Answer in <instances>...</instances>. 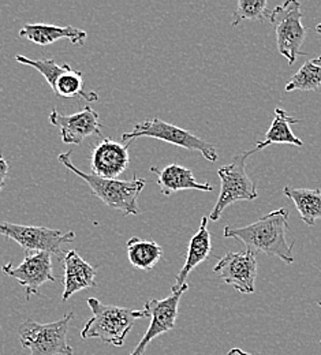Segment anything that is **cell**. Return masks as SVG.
<instances>
[{
	"mask_svg": "<svg viewBox=\"0 0 321 355\" xmlns=\"http://www.w3.org/2000/svg\"><path fill=\"white\" fill-rule=\"evenodd\" d=\"M71 150L59 155L58 160L73 174L84 179L92 190L93 196L103 201L108 208L121 211L125 216L139 215L138 197L144 190L146 180L135 175L132 180L121 179H105L94 174H88L78 170L71 162Z\"/></svg>",
	"mask_w": 321,
	"mask_h": 355,
	"instance_id": "7a4b0ae2",
	"label": "cell"
},
{
	"mask_svg": "<svg viewBox=\"0 0 321 355\" xmlns=\"http://www.w3.org/2000/svg\"><path fill=\"white\" fill-rule=\"evenodd\" d=\"M150 171L156 174L157 184L160 186V191L163 196L170 197L173 193L181 190H201V191H212L211 183H200L196 180L193 171L182 167L178 163H173L163 170L157 167H152Z\"/></svg>",
	"mask_w": 321,
	"mask_h": 355,
	"instance_id": "e0dca14e",
	"label": "cell"
},
{
	"mask_svg": "<svg viewBox=\"0 0 321 355\" xmlns=\"http://www.w3.org/2000/svg\"><path fill=\"white\" fill-rule=\"evenodd\" d=\"M316 32H318V33H319V36H320L321 37V22L320 24H319V25H318V26H316ZM321 56V55H320Z\"/></svg>",
	"mask_w": 321,
	"mask_h": 355,
	"instance_id": "4316f807",
	"label": "cell"
},
{
	"mask_svg": "<svg viewBox=\"0 0 321 355\" xmlns=\"http://www.w3.org/2000/svg\"><path fill=\"white\" fill-rule=\"evenodd\" d=\"M315 64H318V66H321V56H319V58H316V59H313L312 60Z\"/></svg>",
	"mask_w": 321,
	"mask_h": 355,
	"instance_id": "484cf974",
	"label": "cell"
},
{
	"mask_svg": "<svg viewBox=\"0 0 321 355\" xmlns=\"http://www.w3.org/2000/svg\"><path fill=\"white\" fill-rule=\"evenodd\" d=\"M321 89V66L308 60L287 83L286 90H302V92H319Z\"/></svg>",
	"mask_w": 321,
	"mask_h": 355,
	"instance_id": "7402d4cb",
	"label": "cell"
},
{
	"mask_svg": "<svg viewBox=\"0 0 321 355\" xmlns=\"http://www.w3.org/2000/svg\"><path fill=\"white\" fill-rule=\"evenodd\" d=\"M270 21L275 28L277 51L288 60V64H293L298 56L308 55L301 51L306 37V29L302 25L300 1L287 0L276 6L270 14Z\"/></svg>",
	"mask_w": 321,
	"mask_h": 355,
	"instance_id": "8992f818",
	"label": "cell"
},
{
	"mask_svg": "<svg viewBox=\"0 0 321 355\" xmlns=\"http://www.w3.org/2000/svg\"><path fill=\"white\" fill-rule=\"evenodd\" d=\"M208 222H209V219L207 216L202 218L198 231L190 239L186 261H184L182 269L177 275L175 284L173 286L174 290L184 287V284L187 283L186 280H187V276L190 275V272L209 257V254L212 252V241H211V232L208 230Z\"/></svg>",
	"mask_w": 321,
	"mask_h": 355,
	"instance_id": "ac0fdd59",
	"label": "cell"
},
{
	"mask_svg": "<svg viewBox=\"0 0 321 355\" xmlns=\"http://www.w3.org/2000/svg\"><path fill=\"white\" fill-rule=\"evenodd\" d=\"M288 230V212L286 208H279L249 225H227L223 235L225 238L241 241L246 250L254 254L259 252L266 253L267 256L279 257L286 264H293V243H288L287 239Z\"/></svg>",
	"mask_w": 321,
	"mask_h": 355,
	"instance_id": "6da1fadb",
	"label": "cell"
},
{
	"mask_svg": "<svg viewBox=\"0 0 321 355\" xmlns=\"http://www.w3.org/2000/svg\"><path fill=\"white\" fill-rule=\"evenodd\" d=\"M15 60L25 66L36 69L46 78L48 85L56 96L66 98L83 97L88 103L98 101V94L96 92H85L84 74L81 71L73 70L67 63L59 66L55 59L35 60L19 53L15 55Z\"/></svg>",
	"mask_w": 321,
	"mask_h": 355,
	"instance_id": "ba28073f",
	"label": "cell"
},
{
	"mask_svg": "<svg viewBox=\"0 0 321 355\" xmlns=\"http://www.w3.org/2000/svg\"><path fill=\"white\" fill-rule=\"evenodd\" d=\"M300 119L290 116L283 108H276L275 118L272 121V125L270 130L266 133V139L259 141L256 145L257 150H261L270 145L274 144H288V145H295L298 148L304 146L302 139L295 137V134L291 130V125L298 123Z\"/></svg>",
	"mask_w": 321,
	"mask_h": 355,
	"instance_id": "d6986e66",
	"label": "cell"
},
{
	"mask_svg": "<svg viewBox=\"0 0 321 355\" xmlns=\"http://www.w3.org/2000/svg\"><path fill=\"white\" fill-rule=\"evenodd\" d=\"M0 235L15 241L26 253L48 252L60 254L63 243H71L76 239L74 231H60L46 227L24 225L0 222Z\"/></svg>",
	"mask_w": 321,
	"mask_h": 355,
	"instance_id": "9c48e42d",
	"label": "cell"
},
{
	"mask_svg": "<svg viewBox=\"0 0 321 355\" xmlns=\"http://www.w3.org/2000/svg\"><path fill=\"white\" fill-rule=\"evenodd\" d=\"M259 152L256 148L252 150L241 152L234 156L231 164L223 166L219 168L218 175L220 178V194L215 208L209 215V220L218 222L223 214V211L236 201H253L259 197L257 187L254 182L246 174V159Z\"/></svg>",
	"mask_w": 321,
	"mask_h": 355,
	"instance_id": "5b68a950",
	"label": "cell"
},
{
	"mask_svg": "<svg viewBox=\"0 0 321 355\" xmlns=\"http://www.w3.org/2000/svg\"><path fill=\"white\" fill-rule=\"evenodd\" d=\"M88 305L92 311V317L84 324L81 338L100 339L104 343L115 347H122L129 332L133 329L138 318H148L149 313L133 311L129 308H121L114 305H104L96 298H89Z\"/></svg>",
	"mask_w": 321,
	"mask_h": 355,
	"instance_id": "3957f363",
	"label": "cell"
},
{
	"mask_svg": "<svg viewBox=\"0 0 321 355\" xmlns=\"http://www.w3.org/2000/svg\"><path fill=\"white\" fill-rule=\"evenodd\" d=\"M139 137L160 139V141L184 148L187 150L200 152L208 162H212V163L218 162L219 159L218 150L211 142H207L198 138L197 135L190 133L189 130L167 123L159 118L146 119L141 123H137L132 132H128L122 135V142L129 144Z\"/></svg>",
	"mask_w": 321,
	"mask_h": 355,
	"instance_id": "52a82bcc",
	"label": "cell"
},
{
	"mask_svg": "<svg viewBox=\"0 0 321 355\" xmlns=\"http://www.w3.org/2000/svg\"><path fill=\"white\" fill-rule=\"evenodd\" d=\"M126 248L130 264L141 270L153 269L163 256V248L157 242L137 236L130 238Z\"/></svg>",
	"mask_w": 321,
	"mask_h": 355,
	"instance_id": "44dd1931",
	"label": "cell"
},
{
	"mask_svg": "<svg viewBox=\"0 0 321 355\" xmlns=\"http://www.w3.org/2000/svg\"><path fill=\"white\" fill-rule=\"evenodd\" d=\"M8 170H10V164L8 162L0 155V191L4 186V182H6V178L8 175Z\"/></svg>",
	"mask_w": 321,
	"mask_h": 355,
	"instance_id": "cb8c5ba5",
	"label": "cell"
},
{
	"mask_svg": "<svg viewBox=\"0 0 321 355\" xmlns=\"http://www.w3.org/2000/svg\"><path fill=\"white\" fill-rule=\"evenodd\" d=\"M1 270L6 276L15 279L26 291V300L40 295V287L46 282H55L52 275V254L48 252L26 253L19 266L4 264Z\"/></svg>",
	"mask_w": 321,
	"mask_h": 355,
	"instance_id": "7c38bea8",
	"label": "cell"
},
{
	"mask_svg": "<svg viewBox=\"0 0 321 355\" xmlns=\"http://www.w3.org/2000/svg\"><path fill=\"white\" fill-rule=\"evenodd\" d=\"M63 269V302L78 291L96 287V268L85 261L76 250H69L64 254Z\"/></svg>",
	"mask_w": 321,
	"mask_h": 355,
	"instance_id": "9a60e30c",
	"label": "cell"
},
{
	"mask_svg": "<svg viewBox=\"0 0 321 355\" xmlns=\"http://www.w3.org/2000/svg\"><path fill=\"white\" fill-rule=\"evenodd\" d=\"M189 290V284L186 283L184 287L178 290H171V295L164 300H152L145 304V309L149 313L150 324L138 342L135 350L129 355H145L148 345L156 339L157 336L171 331L175 328L178 311H180V301L184 293Z\"/></svg>",
	"mask_w": 321,
	"mask_h": 355,
	"instance_id": "30bf717a",
	"label": "cell"
},
{
	"mask_svg": "<svg viewBox=\"0 0 321 355\" xmlns=\"http://www.w3.org/2000/svg\"><path fill=\"white\" fill-rule=\"evenodd\" d=\"M318 305H319V306H320V309H321V301H319V302H318ZM320 346H321V339H320Z\"/></svg>",
	"mask_w": 321,
	"mask_h": 355,
	"instance_id": "83f0119b",
	"label": "cell"
},
{
	"mask_svg": "<svg viewBox=\"0 0 321 355\" xmlns=\"http://www.w3.org/2000/svg\"><path fill=\"white\" fill-rule=\"evenodd\" d=\"M226 355H252L249 354V353H245L243 350H241V349H231L229 353Z\"/></svg>",
	"mask_w": 321,
	"mask_h": 355,
	"instance_id": "d4e9b609",
	"label": "cell"
},
{
	"mask_svg": "<svg viewBox=\"0 0 321 355\" xmlns=\"http://www.w3.org/2000/svg\"><path fill=\"white\" fill-rule=\"evenodd\" d=\"M267 0H239L238 7L232 14L231 26H236L243 19H257L267 21L270 14L267 12Z\"/></svg>",
	"mask_w": 321,
	"mask_h": 355,
	"instance_id": "603a6c76",
	"label": "cell"
},
{
	"mask_svg": "<svg viewBox=\"0 0 321 355\" xmlns=\"http://www.w3.org/2000/svg\"><path fill=\"white\" fill-rule=\"evenodd\" d=\"M214 272L220 276L226 284L232 286L243 295H249L256 291L257 260L256 254L250 250L227 252L222 259H219Z\"/></svg>",
	"mask_w": 321,
	"mask_h": 355,
	"instance_id": "8fae6325",
	"label": "cell"
},
{
	"mask_svg": "<svg viewBox=\"0 0 321 355\" xmlns=\"http://www.w3.org/2000/svg\"><path fill=\"white\" fill-rule=\"evenodd\" d=\"M74 313L64 314L60 320L49 324H39L25 320L19 328L21 346L31 355H74L73 347L67 343V332Z\"/></svg>",
	"mask_w": 321,
	"mask_h": 355,
	"instance_id": "277c9868",
	"label": "cell"
},
{
	"mask_svg": "<svg viewBox=\"0 0 321 355\" xmlns=\"http://www.w3.org/2000/svg\"><path fill=\"white\" fill-rule=\"evenodd\" d=\"M130 144L116 142L104 138L92 149L91 168L92 174L105 179H118L130 164Z\"/></svg>",
	"mask_w": 321,
	"mask_h": 355,
	"instance_id": "4fadbf2b",
	"label": "cell"
},
{
	"mask_svg": "<svg viewBox=\"0 0 321 355\" xmlns=\"http://www.w3.org/2000/svg\"><path fill=\"white\" fill-rule=\"evenodd\" d=\"M286 197L293 200L301 219L308 225H315L321 219V190L319 189H294L286 186L283 189Z\"/></svg>",
	"mask_w": 321,
	"mask_h": 355,
	"instance_id": "ffe728a7",
	"label": "cell"
},
{
	"mask_svg": "<svg viewBox=\"0 0 321 355\" xmlns=\"http://www.w3.org/2000/svg\"><path fill=\"white\" fill-rule=\"evenodd\" d=\"M49 123L59 128L62 141L64 144L74 145H80L91 135H100L103 129L98 114L89 105L73 115H62L53 110L49 114Z\"/></svg>",
	"mask_w": 321,
	"mask_h": 355,
	"instance_id": "5bb4252c",
	"label": "cell"
},
{
	"mask_svg": "<svg viewBox=\"0 0 321 355\" xmlns=\"http://www.w3.org/2000/svg\"><path fill=\"white\" fill-rule=\"evenodd\" d=\"M19 36L37 45L52 44L60 39H67L76 46H83L87 42L88 33L74 26H55L44 24H28L19 31Z\"/></svg>",
	"mask_w": 321,
	"mask_h": 355,
	"instance_id": "2e32d148",
	"label": "cell"
}]
</instances>
